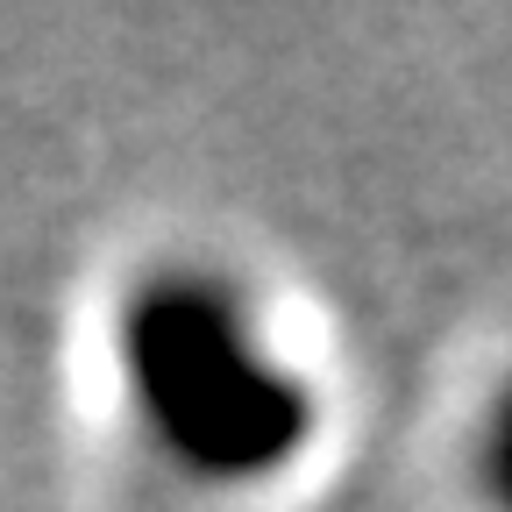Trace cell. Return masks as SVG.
I'll return each mask as SVG.
<instances>
[{"instance_id": "1", "label": "cell", "mask_w": 512, "mask_h": 512, "mask_svg": "<svg viewBox=\"0 0 512 512\" xmlns=\"http://www.w3.org/2000/svg\"><path fill=\"white\" fill-rule=\"evenodd\" d=\"M136 377L157 427L192 463L249 470L271 463L299 427L285 384H271L242 349L228 313L207 292H164L136 320Z\"/></svg>"}]
</instances>
